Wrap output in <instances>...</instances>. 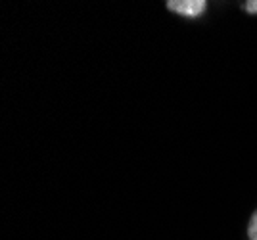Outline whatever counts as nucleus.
<instances>
[{
    "label": "nucleus",
    "mask_w": 257,
    "mask_h": 240,
    "mask_svg": "<svg viewBox=\"0 0 257 240\" xmlns=\"http://www.w3.org/2000/svg\"><path fill=\"white\" fill-rule=\"evenodd\" d=\"M165 6L171 12H177L181 16H188V18H198L202 16L207 8L205 0H167Z\"/></svg>",
    "instance_id": "obj_1"
},
{
    "label": "nucleus",
    "mask_w": 257,
    "mask_h": 240,
    "mask_svg": "<svg viewBox=\"0 0 257 240\" xmlns=\"http://www.w3.org/2000/svg\"><path fill=\"white\" fill-rule=\"evenodd\" d=\"M247 236H249V240H257V209L253 211L251 219H249V225H247Z\"/></svg>",
    "instance_id": "obj_2"
},
{
    "label": "nucleus",
    "mask_w": 257,
    "mask_h": 240,
    "mask_svg": "<svg viewBox=\"0 0 257 240\" xmlns=\"http://www.w3.org/2000/svg\"><path fill=\"white\" fill-rule=\"evenodd\" d=\"M244 10L247 14H257V0H247V2H244Z\"/></svg>",
    "instance_id": "obj_3"
}]
</instances>
